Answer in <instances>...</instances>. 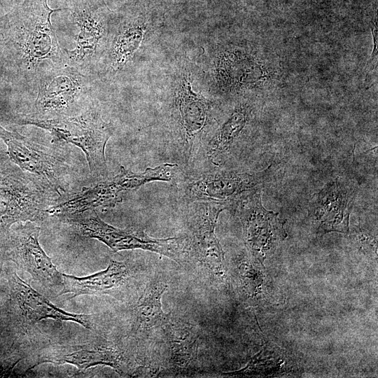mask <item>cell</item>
Here are the masks:
<instances>
[{"mask_svg":"<svg viewBox=\"0 0 378 378\" xmlns=\"http://www.w3.org/2000/svg\"><path fill=\"white\" fill-rule=\"evenodd\" d=\"M0 139L7 147L10 160L22 171L40 179L59 196L66 192V162L58 152L7 130L1 124Z\"/></svg>","mask_w":378,"mask_h":378,"instance_id":"obj_8","label":"cell"},{"mask_svg":"<svg viewBox=\"0 0 378 378\" xmlns=\"http://www.w3.org/2000/svg\"><path fill=\"white\" fill-rule=\"evenodd\" d=\"M266 175V171L246 172L215 168L186 170L176 180L183 203L216 202L225 204L227 210L232 212L240 200L260 190Z\"/></svg>","mask_w":378,"mask_h":378,"instance_id":"obj_5","label":"cell"},{"mask_svg":"<svg viewBox=\"0 0 378 378\" xmlns=\"http://www.w3.org/2000/svg\"><path fill=\"white\" fill-rule=\"evenodd\" d=\"M9 280L21 316L29 325L51 318L76 323L89 330L94 328L93 315L74 314L59 309L22 281L15 272L10 275Z\"/></svg>","mask_w":378,"mask_h":378,"instance_id":"obj_16","label":"cell"},{"mask_svg":"<svg viewBox=\"0 0 378 378\" xmlns=\"http://www.w3.org/2000/svg\"><path fill=\"white\" fill-rule=\"evenodd\" d=\"M57 217L81 236L95 239L114 252L141 249L180 262L191 251L188 237L157 239L139 228H118L102 220L94 209Z\"/></svg>","mask_w":378,"mask_h":378,"instance_id":"obj_4","label":"cell"},{"mask_svg":"<svg viewBox=\"0 0 378 378\" xmlns=\"http://www.w3.org/2000/svg\"><path fill=\"white\" fill-rule=\"evenodd\" d=\"M144 34L139 20L124 22L115 34L109 50V66L117 71L126 64L138 49Z\"/></svg>","mask_w":378,"mask_h":378,"instance_id":"obj_20","label":"cell"},{"mask_svg":"<svg viewBox=\"0 0 378 378\" xmlns=\"http://www.w3.org/2000/svg\"><path fill=\"white\" fill-rule=\"evenodd\" d=\"M43 363L69 364L79 370L104 365L112 368L121 376H132L136 372L131 356L119 345L110 342L52 344L38 351L30 368Z\"/></svg>","mask_w":378,"mask_h":378,"instance_id":"obj_10","label":"cell"},{"mask_svg":"<svg viewBox=\"0 0 378 378\" xmlns=\"http://www.w3.org/2000/svg\"><path fill=\"white\" fill-rule=\"evenodd\" d=\"M372 31L373 35V39H374V46H373V50L372 53L370 57V59L368 62V65H369L373 60L377 59V19H375V21L373 23V27H372Z\"/></svg>","mask_w":378,"mask_h":378,"instance_id":"obj_21","label":"cell"},{"mask_svg":"<svg viewBox=\"0 0 378 378\" xmlns=\"http://www.w3.org/2000/svg\"><path fill=\"white\" fill-rule=\"evenodd\" d=\"M355 190L342 181L328 183L310 204L309 216L318 233L347 234Z\"/></svg>","mask_w":378,"mask_h":378,"instance_id":"obj_13","label":"cell"},{"mask_svg":"<svg viewBox=\"0 0 378 378\" xmlns=\"http://www.w3.org/2000/svg\"><path fill=\"white\" fill-rule=\"evenodd\" d=\"M71 13L79 33L76 36L75 48L64 49L66 62L85 74L99 54L106 29L102 16L88 4L75 5Z\"/></svg>","mask_w":378,"mask_h":378,"instance_id":"obj_14","label":"cell"},{"mask_svg":"<svg viewBox=\"0 0 378 378\" xmlns=\"http://www.w3.org/2000/svg\"><path fill=\"white\" fill-rule=\"evenodd\" d=\"M6 21V15L0 18V42L3 41L4 38V28Z\"/></svg>","mask_w":378,"mask_h":378,"instance_id":"obj_22","label":"cell"},{"mask_svg":"<svg viewBox=\"0 0 378 378\" xmlns=\"http://www.w3.org/2000/svg\"><path fill=\"white\" fill-rule=\"evenodd\" d=\"M52 10L47 0H29L13 13L6 15L4 43L8 57L24 76L40 78L66 64L50 22Z\"/></svg>","mask_w":378,"mask_h":378,"instance_id":"obj_1","label":"cell"},{"mask_svg":"<svg viewBox=\"0 0 378 378\" xmlns=\"http://www.w3.org/2000/svg\"><path fill=\"white\" fill-rule=\"evenodd\" d=\"M54 192L22 171L0 148V236L21 222L42 220L48 215Z\"/></svg>","mask_w":378,"mask_h":378,"instance_id":"obj_2","label":"cell"},{"mask_svg":"<svg viewBox=\"0 0 378 378\" xmlns=\"http://www.w3.org/2000/svg\"><path fill=\"white\" fill-rule=\"evenodd\" d=\"M190 206L188 237L191 251L214 276L224 274V253L215 234V228L220 214L227 206L216 202H196Z\"/></svg>","mask_w":378,"mask_h":378,"instance_id":"obj_12","label":"cell"},{"mask_svg":"<svg viewBox=\"0 0 378 378\" xmlns=\"http://www.w3.org/2000/svg\"><path fill=\"white\" fill-rule=\"evenodd\" d=\"M260 190L240 200L232 213L237 214L243 226L244 238L251 254L262 262L267 253L287 237L278 213L267 210L262 204Z\"/></svg>","mask_w":378,"mask_h":378,"instance_id":"obj_11","label":"cell"},{"mask_svg":"<svg viewBox=\"0 0 378 378\" xmlns=\"http://www.w3.org/2000/svg\"><path fill=\"white\" fill-rule=\"evenodd\" d=\"M13 121L42 128L55 140L78 147L85 155L90 173L94 176L107 177L105 150L112 132L92 105L70 116L40 119L18 114Z\"/></svg>","mask_w":378,"mask_h":378,"instance_id":"obj_3","label":"cell"},{"mask_svg":"<svg viewBox=\"0 0 378 378\" xmlns=\"http://www.w3.org/2000/svg\"><path fill=\"white\" fill-rule=\"evenodd\" d=\"M171 178L172 169L167 163L137 173L121 166L120 172L113 177L106 178L52 204L48 213L57 217L90 209L113 208L127 195L145 184L153 181L168 182Z\"/></svg>","mask_w":378,"mask_h":378,"instance_id":"obj_6","label":"cell"},{"mask_svg":"<svg viewBox=\"0 0 378 378\" xmlns=\"http://www.w3.org/2000/svg\"><path fill=\"white\" fill-rule=\"evenodd\" d=\"M8 232V249L13 260L46 295L60 296L64 288L63 275L39 243L40 227L34 222H21Z\"/></svg>","mask_w":378,"mask_h":378,"instance_id":"obj_9","label":"cell"},{"mask_svg":"<svg viewBox=\"0 0 378 378\" xmlns=\"http://www.w3.org/2000/svg\"><path fill=\"white\" fill-rule=\"evenodd\" d=\"M33 111L27 115L40 119L76 115L88 104V77L65 64L42 76Z\"/></svg>","mask_w":378,"mask_h":378,"instance_id":"obj_7","label":"cell"},{"mask_svg":"<svg viewBox=\"0 0 378 378\" xmlns=\"http://www.w3.org/2000/svg\"><path fill=\"white\" fill-rule=\"evenodd\" d=\"M131 274L126 262L115 260H111L105 270L87 276L62 273L64 288L60 296L67 295L71 299L84 295L111 294L125 286Z\"/></svg>","mask_w":378,"mask_h":378,"instance_id":"obj_17","label":"cell"},{"mask_svg":"<svg viewBox=\"0 0 378 378\" xmlns=\"http://www.w3.org/2000/svg\"><path fill=\"white\" fill-rule=\"evenodd\" d=\"M167 286L160 281L150 282L146 286L134 308L135 333L146 332L166 326L170 321V315L162 308V297Z\"/></svg>","mask_w":378,"mask_h":378,"instance_id":"obj_18","label":"cell"},{"mask_svg":"<svg viewBox=\"0 0 378 378\" xmlns=\"http://www.w3.org/2000/svg\"><path fill=\"white\" fill-rule=\"evenodd\" d=\"M175 106L181 129L183 153L188 164L206 127L211 104L201 94L193 92L190 79L185 78L177 92Z\"/></svg>","mask_w":378,"mask_h":378,"instance_id":"obj_15","label":"cell"},{"mask_svg":"<svg viewBox=\"0 0 378 378\" xmlns=\"http://www.w3.org/2000/svg\"><path fill=\"white\" fill-rule=\"evenodd\" d=\"M188 324L167 323L169 330V370L176 374L189 370L197 360V337Z\"/></svg>","mask_w":378,"mask_h":378,"instance_id":"obj_19","label":"cell"}]
</instances>
